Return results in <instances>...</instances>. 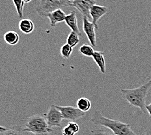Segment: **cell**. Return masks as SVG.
Segmentation results:
<instances>
[{
  "label": "cell",
  "instance_id": "cell-22",
  "mask_svg": "<svg viewBox=\"0 0 151 135\" xmlns=\"http://www.w3.org/2000/svg\"><path fill=\"white\" fill-rule=\"evenodd\" d=\"M63 135H75V133L68 126L65 127L62 130Z\"/></svg>",
  "mask_w": 151,
  "mask_h": 135
},
{
  "label": "cell",
  "instance_id": "cell-13",
  "mask_svg": "<svg viewBox=\"0 0 151 135\" xmlns=\"http://www.w3.org/2000/svg\"><path fill=\"white\" fill-rule=\"evenodd\" d=\"M94 61L100 69V71L102 74H104L106 72V62L104 53L102 51H94L92 56Z\"/></svg>",
  "mask_w": 151,
  "mask_h": 135
},
{
  "label": "cell",
  "instance_id": "cell-11",
  "mask_svg": "<svg viewBox=\"0 0 151 135\" xmlns=\"http://www.w3.org/2000/svg\"><path fill=\"white\" fill-rule=\"evenodd\" d=\"M65 23L67 25V26L70 28L72 31H74L76 33L81 35L80 31L79 29L78 25L77 16H76V12L72 11L70 14L67 15L65 18Z\"/></svg>",
  "mask_w": 151,
  "mask_h": 135
},
{
  "label": "cell",
  "instance_id": "cell-14",
  "mask_svg": "<svg viewBox=\"0 0 151 135\" xmlns=\"http://www.w3.org/2000/svg\"><path fill=\"white\" fill-rule=\"evenodd\" d=\"M4 41L10 46H15L20 41V36L15 31H8L4 35Z\"/></svg>",
  "mask_w": 151,
  "mask_h": 135
},
{
  "label": "cell",
  "instance_id": "cell-19",
  "mask_svg": "<svg viewBox=\"0 0 151 135\" xmlns=\"http://www.w3.org/2000/svg\"><path fill=\"white\" fill-rule=\"evenodd\" d=\"M14 7L17 10L18 17L21 18L23 16V9L24 6V1L23 0H12Z\"/></svg>",
  "mask_w": 151,
  "mask_h": 135
},
{
  "label": "cell",
  "instance_id": "cell-2",
  "mask_svg": "<svg viewBox=\"0 0 151 135\" xmlns=\"http://www.w3.org/2000/svg\"><path fill=\"white\" fill-rule=\"evenodd\" d=\"M91 121L94 125L109 129L115 135H137L132 131L130 124L107 118L99 111L93 113Z\"/></svg>",
  "mask_w": 151,
  "mask_h": 135
},
{
  "label": "cell",
  "instance_id": "cell-8",
  "mask_svg": "<svg viewBox=\"0 0 151 135\" xmlns=\"http://www.w3.org/2000/svg\"><path fill=\"white\" fill-rule=\"evenodd\" d=\"M95 26L93 22L89 21L88 18L83 17V30L85 34H86L88 40L91 43V46L94 48H96V33Z\"/></svg>",
  "mask_w": 151,
  "mask_h": 135
},
{
  "label": "cell",
  "instance_id": "cell-21",
  "mask_svg": "<svg viewBox=\"0 0 151 135\" xmlns=\"http://www.w3.org/2000/svg\"><path fill=\"white\" fill-rule=\"evenodd\" d=\"M67 126H68L70 129L74 132L75 134L78 133L80 131V127L76 122L75 121H69Z\"/></svg>",
  "mask_w": 151,
  "mask_h": 135
},
{
  "label": "cell",
  "instance_id": "cell-18",
  "mask_svg": "<svg viewBox=\"0 0 151 135\" xmlns=\"http://www.w3.org/2000/svg\"><path fill=\"white\" fill-rule=\"evenodd\" d=\"M72 51H73V48L71 47L68 44H65L63 45L61 48L60 53L63 58L65 59H68L70 58L71 56Z\"/></svg>",
  "mask_w": 151,
  "mask_h": 135
},
{
  "label": "cell",
  "instance_id": "cell-26",
  "mask_svg": "<svg viewBox=\"0 0 151 135\" xmlns=\"http://www.w3.org/2000/svg\"><path fill=\"white\" fill-rule=\"evenodd\" d=\"M72 1H73V0H72Z\"/></svg>",
  "mask_w": 151,
  "mask_h": 135
},
{
  "label": "cell",
  "instance_id": "cell-7",
  "mask_svg": "<svg viewBox=\"0 0 151 135\" xmlns=\"http://www.w3.org/2000/svg\"><path fill=\"white\" fill-rule=\"evenodd\" d=\"M95 0H73L71 2V7H73L80 11L83 17L91 19L90 15L91 9L95 5Z\"/></svg>",
  "mask_w": 151,
  "mask_h": 135
},
{
  "label": "cell",
  "instance_id": "cell-24",
  "mask_svg": "<svg viewBox=\"0 0 151 135\" xmlns=\"http://www.w3.org/2000/svg\"><path fill=\"white\" fill-rule=\"evenodd\" d=\"M23 1H24V3H26V4H27V3H29L30 1H32V0H23Z\"/></svg>",
  "mask_w": 151,
  "mask_h": 135
},
{
  "label": "cell",
  "instance_id": "cell-6",
  "mask_svg": "<svg viewBox=\"0 0 151 135\" xmlns=\"http://www.w3.org/2000/svg\"><path fill=\"white\" fill-rule=\"evenodd\" d=\"M55 106L61 112L64 120L69 121H76L86 116V112L81 111L79 109L74 106L57 105Z\"/></svg>",
  "mask_w": 151,
  "mask_h": 135
},
{
  "label": "cell",
  "instance_id": "cell-5",
  "mask_svg": "<svg viewBox=\"0 0 151 135\" xmlns=\"http://www.w3.org/2000/svg\"><path fill=\"white\" fill-rule=\"evenodd\" d=\"M44 116L48 123L50 127H60L62 121L64 120L61 112L56 107L55 105H52L48 112L45 113Z\"/></svg>",
  "mask_w": 151,
  "mask_h": 135
},
{
  "label": "cell",
  "instance_id": "cell-10",
  "mask_svg": "<svg viewBox=\"0 0 151 135\" xmlns=\"http://www.w3.org/2000/svg\"><path fill=\"white\" fill-rule=\"evenodd\" d=\"M67 15L61 9H58L52 12H50L46 15V17L49 19L50 24L51 27H55L56 24L65 21Z\"/></svg>",
  "mask_w": 151,
  "mask_h": 135
},
{
  "label": "cell",
  "instance_id": "cell-16",
  "mask_svg": "<svg viewBox=\"0 0 151 135\" xmlns=\"http://www.w3.org/2000/svg\"><path fill=\"white\" fill-rule=\"evenodd\" d=\"M80 43V35L74 31H71L69 33L67 39V44L70 45L72 48L76 46Z\"/></svg>",
  "mask_w": 151,
  "mask_h": 135
},
{
  "label": "cell",
  "instance_id": "cell-4",
  "mask_svg": "<svg viewBox=\"0 0 151 135\" xmlns=\"http://www.w3.org/2000/svg\"><path fill=\"white\" fill-rule=\"evenodd\" d=\"M72 0H40L35 7L37 13L40 16H46L52 12L63 7H71Z\"/></svg>",
  "mask_w": 151,
  "mask_h": 135
},
{
  "label": "cell",
  "instance_id": "cell-3",
  "mask_svg": "<svg viewBox=\"0 0 151 135\" xmlns=\"http://www.w3.org/2000/svg\"><path fill=\"white\" fill-rule=\"evenodd\" d=\"M23 132H29L35 135H49L52 132L45 116L35 114L27 118Z\"/></svg>",
  "mask_w": 151,
  "mask_h": 135
},
{
  "label": "cell",
  "instance_id": "cell-23",
  "mask_svg": "<svg viewBox=\"0 0 151 135\" xmlns=\"http://www.w3.org/2000/svg\"><path fill=\"white\" fill-rule=\"evenodd\" d=\"M146 110L149 113V114L150 116V117L151 118V103L149 105H147L146 106Z\"/></svg>",
  "mask_w": 151,
  "mask_h": 135
},
{
  "label": "cell",
  "instance_id": "cell-25",
  "mask_svg": "<svg viewBox=\"0 0 151 135\" xmlns=\"http://www.w3.org/2000/svg\"><path fill=\"white\" fill-rule=\"evenodd\" d=\"M95 135H111V134H100V133H99V134H96Z\"/></svg>",
  "mask_w": 151,
  "mask_h": 135
},
{
  "label": "cell",
  "instance_id": "cell-20",
  "mask_svg": "<svg viewBox=\"0 0 151 135\" xmlns=\"http://www.w3.org/2000/svg\"><path fill=\"white\" fill-rule=\"evenodd\" d=\"M0 135H22L20 131L13 129H8L4 127H0Z\"/></svg>",
  "mask_w": 151,
  "mask_h": 135
},
{
  "label": "cell",
  "instance_id": "cell-1",
  "mask_svg": "<svg viewBox=\"0 0 151 135\" xmlns=\"http://www.w3.org/2000/svg\"><path fill=\"white\" fill-rule=\"evenodd\" d=\"M151 88V79L139 87L132 89H121L123 98L130 105L139 108L143 113L146 112V98Z\"/></svg>",
  "mask_w": 151,
  "mask_h": 135
},
{
  "label": "cell",
  "instance_id": "cell-15",
  "mask_svg": "<svg viewBox=\"0 0 151 135\" xmlns=\"http://www.w3.org/2000/svg\"><path fill=\"white\" fill-rule=\"evenodd\" d=\"M77 108L79 109L81 111L87 112L91 108V101L87 98H81L77 101Z\"/></svg>",
  "mask_w": 151,
  "mask_h": 135
},
{
  "label": "cell",
  "instance_id": "cell-17",
  "mask_svg": "<svg viewBox=\"0 0 151 135\" xmlns=\"http://www.w3.org/2000/svg\"><path fill=\"white\" fill-rule=\"evenodd\" d=\"M80 53L81 55L87 57H92L94 51L92 46L89 44H83L80 46Z\"/></svg>",
  "mask_w": 151,
  "mask_h": 135
},
{
  "label": "cell",
  "instance_id": "cell-12",
  "mask_svg": "<svg viewBox=\"0 0 151 135\" xmlns=\"http://www.w3.org/2000/svg\"><path fill=\"white\" fill-rule=\"evenodd\" d=\"M18 28L22 33L24 34H30L35 29L33 21L28 18L22 19L18 24Z\"/></svg>",
  "mask_w": 151,
  "mask_h": 135
},
{
  "label": "cell",
  "instance_id": "cell-9",
  "mask_svg": "<svg viewBox=\"0 0 151 135\" xmlns=\"http://www.w3.org/2000/svg\"><path fill=\"white\" fill-rule=\"evenodd\" d=\"M109 9L108 7L104 6L94 5L92 8L91 9L90 15L91 19H92V22L95 26L96 29H99L98 21L102 16H104L107 12H108Z\"/></svg>",
  "mask_w": 151,
  "mask_h": 135
}]
</instances>
